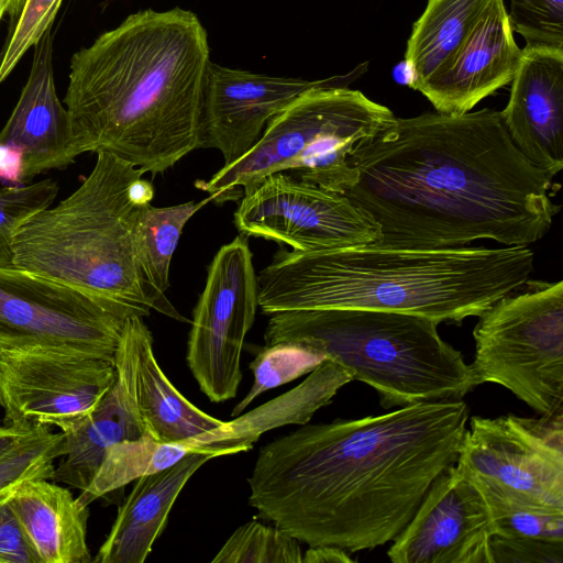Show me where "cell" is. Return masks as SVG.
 Masks as SVG:
<instances>
[{"label":"cell","mask_w":563,"mask_h":563,"mask_svg":"<svg viewBox=\"0 0 563 563\" xmlns=\"http://www.w3.org/2000/svg\"><path fill=\"white\" fill-rule=\"evenodd\" d=\"M211 197L169 207L146 203L139 216L134 245L144 294L152 309L178 321H187L165 296L169 287V267L183 229Z\"/></svg>","instance_id":"cell-24"},{"label":"cell","mask_w":563,"mask_h":563,"mask_svg":"<svg viewBox=\"0 0 563 563\" xmlns=\"http://www.w3.org/2000/svg\"><path fill=\"white\" fill-rule=\"evenodd\" d=\"M473 479L487 503L494 536L563 542V508L544 505L499 486Z\"/></svg>","instance_id":"cell-26"},{"label":"cell","mask_w":563,"mask_h":563,"mask_svg":"<svg viewBox=\"0 0 563 563\" xmlns=\"http://www.w3.org/2000/svg\"><path fill=\"white\" fill-rule=\"evenodd\" d=\"M208 34L192 11L144 9L70 58L63 103L78 155L108 152L152 175L200 147Z\"/></svg>","instance_id":"cell-3"},{"label":"cell","mask_w":563,"mask_h":563,"mask_svg":"<svg viewBox=\"0 0 563 563\" xmlns=\"http://www.w3.org/2000/svg\"><path fill=\"white\" fill-rule=\"evenodd\" d=\"M145 172L108 152L80 186L30 218L12 242V262L90 294L124 320L147 317L134 232L142 208L131 185Z\"/></svg>","instance_id":"cell-5"},{"label":"cell","mask_w":563,"mask_h":563,"mask_svg":"<svg viewBox=\"0 0 563 563\" xmlns=\"http://www.w3.org/2000/svg\"><path fill=\"white\" fill-rule=\"evenodd\" d=\"M37 428L20 424H0V456Z\"/></svg>","instance_id":"cell-36"},{"label":"cell","mask_w":563,"mask_h":563,"mask_svg":"<svg viewBox=\"0 0 563 563\" xmlns=\"http://www.w3.org/2000/svg\"><path fill=\"white\" fill-rule=\"evenodd\" d=\"M57 181L47 178L0 189V263L12 262V242L19 229L34 214L52 206Z\"/></svg>","instance_id":"cell-30"},{"label":"cell","mask_w":563,"mask_h":563,"mask_svg":"<svg viewBox=\"0 0 563 563\" xmlns=\"http://www.w3.org/2000/svg\"><path fill=\"white\" fill-rule=\"evenodd\" d=\"M53 51L51 27L34 46L27 80L0 131V145L21 156V185L51 169H65L79 156L67 110L57 96Z\"/></svg>","instance_id":"cell-17"},{"label":"cell","mask_w":563,"mask_h":563,"mask_svg":"<svg viewBox=\"0 0 563 563\" xmlns=\"http://www.w3.org/2000/svg\"><path fill=\"white\" fill-rule=\"evenodd\" d=\"M62 1H25L0 56V84L9 77L24 54L40 42L48 29L53 27Z\"/></svg>","instance_id":"cell-32"},{"label":"cell","mask_w":563,"mask_h":563,"mask_svg":"<svg viewBox=\"0 0 563 563\" xmlns=\"http://www.w3.org/2000/svg\"><path fill=\"white\" fill-rule=\"evenodd\" d=\"M528 246L279 251L258 275V307L366 309L461 324L520 288L533 271Z\"/></svg>","instance_id":"cell-4"},{"label":"cell","mask_w":563,"mask_h":563,"mask_svg":"<svg viewBox=\"0 0 563 563\" xmlns=\"http://www.w3.org/2000/svg\"><path fill=\"white\" fill-rule=\"evenodd\" d=\"M349 163L342 194L377 224L373 246H529L560 210L553 177L522 155L500 111L488 108L395 117Z\"/></svg>","instance_id":"cell-1"},{"label":"cell","mask_w":563,"mask_h":563,"mask_svg":"<svg viewBox=\"0 0 563 563\" xmlns=\"http://www.w3.org/2000/svg\"><path fill=\"white\" fill-rule=\"evenodd\" d=\"M135 341V399L146 433L162 443H183L223 423L186 399L159 367L143 318H131Z\"/></svg>","instance_id":"cell-23"},{"label":"cell","mask_w":563,"mask_h":563,"mask_svg":"<svg viewBox=\"0 0 563 563\" xmlns=\"http://www.w3.org/2000/svg\"><path fill=\"white\" fill-rule=\"evenodd\" d=\"M355 562L342 548L328 544L309 545L301 563H351Z\"/></svg>","instance_id":"cell-35"},{"label":"cell","mask_w":563,"mask_h":563,"mask_svg":"<svg viewBox=\"0 0 563 563\" xmlns=\"http://www.w3.org/2000/svg\"><path fill=\"white\" fill-rule=\"evenodd\" d=\"M64 433L37 428L0 456V496L34 478L51 479L55 461L64 455Z\"/></svg>","instance_id":"cell-29"},{"label":"cell","mask_w":563,"mask_h":563,"mask_svg":"<svg viewBox=\"0 0 563 563\" xmlns=\"http://www.w3.org/2000/svg\"><path fill=\"white\" fill-rule=\"evenodd\" d=\"M125 320L101 299L0 263V353L51 352L114 361Z\"/></svg>","instance_id":"cell-10"},{"label":"cell","mask_w":563,"mask_h":563,"mask_svg":"<svg viewBox=\"0 0 563 563\" xmlns=\"http://www.w3.org/2000/svg\"><path fill=\"white\" fill-rule=\"evenodd\" d=\"M25 1L26 0H0V7L3 9L5 15H9L11 20L10 31L15 25Z\"/></svg>","instance_id":"cell-37"},{"label":"cell","mask_w":563,"mask_h":563,"mask_svg":"<svg viewBox=\"0 0 563 563\" xmlns=\"http://www.w3.org/2000/svg\"><path fill=\"white\" fill-rule=\"evenodd\" d=\"M8 501L37 563L92 562L87 542L89 506L68 488L46 478L29 479Z\"/></svg>","instance_id":"cell-22"},{"label":"cell","mask_w":563,"mask_h":563,"mask_svg":"<svg viewBox=\"0 0 563 563\" xmlns=\"http://www.w3.org/2000/svg\"><path fill=\"white\" fill-rule=\"evenodd\" d=\"M520 290L477 317L471 367L477 385H501L539 416H563V282L529 278Z\"/></svg>","instance_id":"cell-9"},{"label":"cell","mask_w":563,"mask_h":563,"mask_svg":"<svg viewBox=\"0 0 563 563\" xmlns=\"http://www.w3.org/2000/svg\"><path fill=\"white\" fill-rule=\"evenodd\" d=\"M299 541L279 527L251 520L225 541L212 563H301Z\"/></svg>","instance_id":"cell-28"},{"label":"cell","mask_w":563,"mask_h":563,"mask_svg":"<svg viewBox=\"0 0 563 563\" xmlns=\"http://www.w3.org/2000/svg\"><path fill=\"white\" fill-rule=\"evenodd\" d=\"M456 466L477 481L563 508V416H474Z\"/></svg>","instance_id":"cell-14"},{"label":"cell","mask_w":563,"mask_h":563,"mask_svg":"<svg viewBox=\"0 0 563 563\" xmlns=\"http://www.w3.org/2000/svg\"><path fill=\"white\" fill-rule=\"evenodd\" d=\"M324 360L321 353L295 342L265 345L249 365L254 383L231 416L241 415L263 393L309 374Z\"/></svg>","instance_id":"cell-27"},{"label":"cell","mask_w":563,"mask_h":563,"mask_svg":"<svg viewBox=\"0 0 563 563\" xmlns=\"http://www.w3.org/2000/svg\"><path fill=\"white\" fill-rule=\"evenodd\" d=\"M247 239L239 234L219 249L192 313L186 360L199 388L212 402L236 396L244 339L258 308Z\"/></svg>","instance_id":"cell-11"},{"label":"cell","mask_w":563,"mask_h":563,"mask_svg":"<svg viewBox=\"0 0 563 563\" xmlns=\"http://www.w3.org/2000/svg\"><path fill=\"white\" fill-rule=\"evenodd\" d=\"M494 527L485 497L461 468H445L391 541L393 563H493Z\"/></svg>","instance_id":"cell-15"},{"label":"cell","mask_w":563,"mask_h":563,"mask_svg":"<svg viewBox=\"0 0 563 563\" xmlns=\"http://www.w3.org/2000/svg\"><path fill=\"white\" fill-rule=\"evenodd\" d=\"M330 78L275 77L210 63L202 92L200 147L216 148L230 165L258 142L268 122Z\"/></svg>","instance_id":"cell-16"},{"label":"cell","mask_w":563,"mask_h":563,"mask_svg":"<svg viewBox=\"0 0 563 563\" xmlns=\"http://www.w3.org/2000/svg\"><path fill=\"white\" fill-rule=\"evenodd\" d=\"M241 235L317 252L372 245L377 224L346 196L296 179L287 173L265 177L234 212Z\"/></svg>","instance_id":"cell-12"},{"label":"cell","mask_w":563,"mask_h":563,"mask_svg":"<svg viewBox=\"0 0 563 563\" xmlns=\"http://www.w3.org/2000/svg\"><path fill=\"white\" fill-rule=\"evenodd\" d=\"M508 14L526 48L563 51V0H510Z\"/></svg>","instance_id":"cell-31"},{"label":"cell","mask_w":563,"mask_h":563,"mask_svg":"<svg viewBox=\"0 0 563 563\" xmlns=\"http://www.w3.org/2000/svg\"><path fill=\"white\" fill-rule=\"evenodd\" d=\"M423 317L366 309H298L269 314L265 345L295 342L372 387L385 409L461 400L478 385L471 364Z\"/></svg>","instance_id":"cell-6"},{"label":"cell","mask_w":563,"mask_h":563,"mask_svg":"<svg viewBox=\"0 0 563 563\" xmlns=\"http://www.w3.org/2000/svg\"><path fill=\"white\" fill-rule=\"evenodd\" d=\"M352 380V375L342 365L325 358L295 388L183 444L191 452L214 453L218 457L249 451L267 431L308 423Z\"/></svg>","instance_id":"cell-21"},{"label":"cell","mask_w":563,"mask_h":563,"mask_svg":"<svg viewBox=\"0 0 563 563\" xmlns=\"http://www.w3.org/2000/svg\"><path fill=\"white\" fill-rule=\"evenodd\" d=\"M468 413L461 399L306 423L260 449L249 503L308 545L347 552L384 545L456 464Z\"/></svg>","instance_id":"cell-2"},{"label":"cell","mask_w":563,"mask_h":563,"mask_svg":"<svg viewBox=\"0 0 563 563\" xmlns=\"http://www.w3.org/2000/svg\"><path fill=\"white\" fill-rule=\"evenodd\" d=\"M117 376L114 361L51 352L0 353L4 424L79 428Z\"/></svg>","instance_id":"cell-13"},{"label":"cell","mask_w":563,"mask_h":563,"mask_svg":"<svg viewBox=\"0 0 563 563\" xmlns=\"http://www.w3.org/2000/svg\"><path fill=\"white\" fill-rule=\"evenodd\" d=\"M500 114L522 155L554 178L563 169V51L521 48Z\"/></svg>","instance_id":"cell-18"},{"label":"cell","mask_w":563,"mask_h":563,"mask_svg":"<svg viewBox=\"0 0 563 563\" xmlns=\"http://www.w3.org/2000/svg\"><path fill=\"white\" fill-rule=\"evenodd\" d=\"M493 563H563V542L493 536Z\"/></svg>","instance_id":"cell-33"},{"label":"cell","mask_w":563,"mask_h":563,"mask_svg":"<svg viewBox=\"0 0 563 563\" xmlns=\"http://www.w3.org/2000/svg\"><path fill=\"white\" fill-rule=\"evenodd\" d=\"M191 451L183 443H162L150 435L121 441L109 448L88 488L78 498L89 506L131 482L165 470Z\"/></svg>","instance_id":"cell-25"},{"label":"cell","mask_w":563,"mask_h":563,"mask_svg":"<svg viewBox=\"0 0 563 563\" xmlns=\"http://www.w3.org/2000/svg\"><path fill=\"white\" fill-rule=\"evenodd\" d=\"M214 457H218L214 453L191 452L165 470L135 479L92 562L143 563L164 531L184 486Z\"/></svg>","instance_id":"cell-20"},{"label":"cell","mask_w":563,"mask_h":563,"mask_svg":"<svg viewBox=\"0 0 563 563\" xmlns=\"http://www.w3.org/2000/svg\"><path fill=\"white\" fill-rule=\"evenodd\" d=\"M520 57L504 0H428L407 41L408 86L463 114L511 82Z\"/></svg>","instance_id":"cell-8"},{"label":"cell","mask_w":563,"mask_h":563,"mask_svg":"<svg viewBox=\"0 0 563 563\" xmlns=\"http://www.w3.org/2000/svg\"><path fill=\"white\" fill-rule=\"evenodd\" d=\"M5 13L3 12L2 8L0 7V23L2 19L4 18Z\"/></svg>","instance_id":"cell-38"},{"label":"cell","mask_w":563,"mask_h":563,"mask_svg":"<svg viewBox=\"0 0 563 563\" xmlns=\"http://www.w3.org/2000/svg\"><path fill=\"white\" fill-rule=\"evenodd\" d=\"M367 67L368 62L360 64L299 96L268 122L243 157L196 186L211 200L224 202L242 198L265 177L284 172L342 194L353 177L352 153L395 118L389 108L349 88Z\"/></svg>","instance_id":"cell-7"},{"label":"cell","mask_w":563,"mask_h":563,"mask_svg":"<svg viewBox=\"0 0 563 563\" xmlns=\"http://www.w3.org/2000/svg\"><path fill=\"white\" fill-rule=\"evenodd\" d=\"M10 494L0 496V563H37L9 505Z\"/></svg>","instance_id":"cell-34"},{"label":"cell","mask_w":563,"mask_h":563,"mask_svg":"<svg viewBox=\"0 0 563 563\" xmlns=\"http://www.w3.org/2000/svg\"><path fill=\"white\" fill-rule=\"evenodd\" d=\"M114 365L117 376L111 387L79 428L64 433V455L55 466L52 481L84 492L109 448L148 435L135 399V341L131 318L124 322Z\"/></svg>","instance_id":"cell-19"}]
</instances>
